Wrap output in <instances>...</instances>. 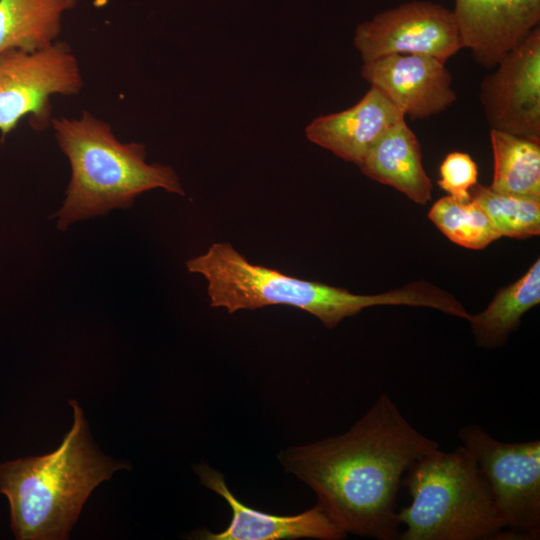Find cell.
Returning <instances> with one entry per match:
<instances>
[{
  "label": "cell",
  "instance_id": "cell-1",
  "mask_svg": "<svg viewBox=\"0 0 540 540\" xmlns=\"http://www.w3.org/2000/svg\"><path fill=\"white\" fill-rule=\"evenodd\" d=\"M438 448L382 393L345 433L283 449L278 460L314 491L316 505L347 535L395 540L403 476Z\"/></svg>",
  "mask_w": 540,
  "mask_h": 540
},
{
  "label": "cell",
  "instance_id": "cell-2",
  "mask_svg": "<svg viewBox=\"0 0 540 540\" xmlns=\"http://www.w3.org/2000/svg\"><path fill=\"white\" fill-rule=\"evenodd\" d=\"M69 403L74 422L55 451L0 464V494L9 501L18 540L67 538L94 488L129 468L94 446L82 409L76 401Z\"/></svg>",
  "mask_w": 540,
  "mask_h": 540
},
{
  "label": "cell",
  "instance_id": "cell-3",
  "mask_svg": "<svg viewBox=\"0 0 540 540\" xmlns=\"http://www.w3.org/2000/svg\"><path fill=\"white\" fill-rule=\"evenodd\" d=\"M50 125L71 166L65 199L52 216L58 230L113 209H128L137 196L153 189L185 195L172 167L147 163L144 144L121 142L109 123L88 111L77 119L53 117Z\"/></svg>",
  "mask_w": 540,
  "mask_h": 540
},
{
  "label": "cell",
  "instance_id": "cell-4",
  "mask_svg": "<svg viewBox=\"0 0 540 540\" xmlns=\"http://www.w3.org/2000/svg\"><path fill=\"white\" fill-rule=\"evenodd\" d=\"M411 503L397 512L400 540L511 539L498 517L489 486L462 446L440 448L416 461L403 480Z\"/></svg>",
  "mask_w": 540,
  "mask_h": 540
},
{
  "label": "cell",
  "instance_id": "cell-5",
  "mask_svg": "<svg viewBox=\"0 0 540 540\" xmlns=\"http://www.w3.org/2000/svg\"><path fill=\"white\" fill-rule=\"evenodd\" d=\"M186 267L206 280L210 305L214 308H224L232 314L273 305L291 306L312 314L328 329L365 308L402 305L406 299L401 288L363 295L290 276L251 263L224 242L213 243L205 253L188 260Z\"/></svg>",
  "mask_w": 540,
  "mask_h": 540
},
{
  "label": "cell",
  "instance_id": "cell-6",
  "mask_svg": "<svg viewBox=\"0 0 540 540\" xmlns=\"http://www.w3.org/2000/svg\"><path fill=\"white\" fill-rule=\"evenodd\" d=\"M458 437L485 478L498 517L511 539L540 536V440L502 442L482 427H462Z\"/></svg>",
  "mask_w": 540,
  "mask_h": 540
},
{
  "label": "cell",
  "instance_id": "cell-7",
  "mask_svg": "<svg viewBox=\"0 0 540 540\" xmlns=\"http://www.w3.org/2000/svg\"><path fill=\"white\" fill-rule=\"evenodd\" d=\"M83 79L76 56L65 42L26 52L10 49L0 53V134L3 141L28 117L41 131L51 124L53 95L80 92Z\"/></svg>",
  "mask_w": 540,
  "mask_h": 540
},
{
  "label": "cell",
  "instance_id": "cell-8",
  "mask_svg": "<svg viewBox=\"0 0 540 540\" xmlns=\"http://www.w3.org/2000/svg\"><path fill=\"white\" fill-rule=\"evenodd\" d=\"M354 46L363 62L403 54L446 63L462 43L452 10L430 1H410L359 24Z\"/></svg>",
  "mask_w": 540,
  "mask_h": 540
},
{
  "label": "cell",
  "instance_id": "cell-9",
  "mask_svg": "<svg viewBox=\"0 0 540 540\" xmlns=\"http://www.w3.org/2000/svg\"><path fill=\"white\" fill-rule=\"evenodd\" d=\"M480 86L491 129L540 142V28L509 50Z\"/></svg>",
  "mask_w": 540,
  "mask_h": 540
},
{
  "label": "cell",
  "instance_id": "cell-10",
  "mask_svg": "<svg viewBox=\"0 0 540 540\" xmlns=\"http://www.w3.org/2000/svg\"><path fill=\"white\" fill-rule=\"evenodd\" d=\"M360 73L411 119L436 115L457 99L445 63L433 57L387 55L363 62Z\"/></svg>",
  "mask_w": 540,
  "mask_h": 540
},
{
  "label": "cell",
  "instance_id": "cell-11",
  "mask_svg": "<svg viewBox=\"0 0 540 540\" xmlns=\"http://www.w3.org/2000/svg\"><path fill=\"white\" fill-rule=\"evenodd\" d=\"M200 482L222 497L232 511L229 525L219 533L201 530L204 540H282L309 538L342 540L347 534L318 506L296 515H274L240 502L226 485L224 475L208 464L194 466Z\"/></svg>",
  "mask_w": 540,
  "mask_h": 540
},
{
  "label": "cell",
  "instance_id": "cell-12",
  "mask_svg": "<svg viewBox=\"0 0 540 540\" xmlns=\"http://www.w3.org/2000/svg\"><path fill=\"white\" fill-rule=\"evenodd\" d=\"M462 48L493 68L531 30L539 26L540 0H453Z\"/></svg>",
  "mask_w": 540,
  "mask_h": 540
},
{
  "label": "cell",
  "instance_id": "cell-13",
  "mask_svg": "<svg viewBox=\"0 0 540 540\" xmlns=\"http://www.w3.org/2000/svg\"><path fill=\"white\" fill-rule=\"evenodd\" d=\"M402 120L403 113L371 86L355 105L313 119L305 135L310 142L358 166L371 147Z\"/></svg>",
  "mask_w": 540,
  "mask_h": 540
},
{
  "label": "cell",
  "instance_id": "cell-14",
  "mask_svg": "<svg viewBox=\"0 0 540 540\" xmlns=\"http://www.w3.org/2000/svg\"><path fill=\"white\" fill-rule=\"evenodd\" d=\"M367 177L404 193L415 203L431 200L432 182L422 164L421 145L405 120L392 126L358 165Z\"/></svg>",
  "mask_w": 540,
  "mask_h": 540
},
{
  "label": "cell",
  "instance_id": "cell-15",
  "mask_svg": "<svg viewBox=\"0 0 540 540\" xmlns=\"http://www.w3.org/2000/svg\"><path fill=\"white\" fill-rule=\"evenodd\" d=\"M77 0H0V53L35 52L55 43L62 15Z\"/></svg>",
  "mask_w": 540,
  "mask_h": 540
},
{
  "label": "cell",
  "instance_id": "cell-16",
  "mask_svg": "<svg viewBox=\"0 0 540 540\" xmlns=\"http://www.w3.org/2000/svg\"><path fill=\"white\" fill-rule=\"evenodd\" d=\"M540 303V260L516 282L501 288L489 305L468 318L476 344L493 349L503 346L519 326L521 317Z\"/></svg>",
  "mask_w": 540,
  "mask_h": 540
},
{
  "label": "cell",
  "instance_id": "cell-17",
  "mask_svg": "<svg viewBox=\"0 0 540 540\" xmlns=\"http://www.w3.org/2000/svg\"><path fill=\"white\" fill-rule=\"evenodd\" d=\"M494 158L490 188L540 200V142L491 129Z\"/></svg>",
  "mask_w": 540,
  "mask_h": 540
},
{
  "label": "cell",
  "instance_id": "cell-18",
  "mask_svg": "<svg viewBox=\"0 0 540 540\" xmlns=\"http://www.w3.org/2000/svg\"><path fill=\"white\" fill-rule=\"evenodd\" d=\"M428 217L448 239L465 248L480 250L501 237L472 200L460 202L445 196L433 204Z\"/></svg>",
  "mask_w": 540,
  "mask_h": 540
},
{
  "label": "cell",
  "instance_id": "cell-19",
  "mask_svg": "<svg viewBox=\"0 0 540 540\" xmlns=\"http://www.w3.org/2000/svg\"><path fill=\"white\" fill-rule=\"evenodd\" d=\"M470 192L499 235L526 239L540 233V200L502 194L476 184Z\"/></svg>",
  "mask_w": 540,
  "mask_h": 540
},
{
  "label": "cell",
  "instance_id": "cell-20",
  "mask_svg": "<svg viewBox=\"0 0 540 540\" xmlns=\"http://www.w3.org/2000/svg\"><path fill=\"white\" fill-rule=\"evenodd\" d=\"M438 185L450 197L460 202L471 200L470 191L476 184L478 168L470 155L463 152H451L440 166Z\"/></svg>",
  "mask_w": 540,
  "mask_h": 540
}]
</instances>
